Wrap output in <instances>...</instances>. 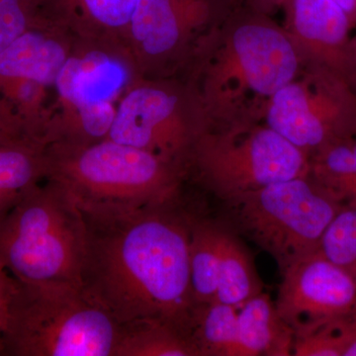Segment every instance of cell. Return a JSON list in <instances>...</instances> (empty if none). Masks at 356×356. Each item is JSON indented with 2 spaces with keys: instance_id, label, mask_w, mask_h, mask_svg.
Here are the masks:
<instances>
[{
  "instance_id": "6da1fadb",
  "label": "cell",
  "mask_w": 356,
  "mask_h": 356,
  "mask_svg": "<svg viewBox=\"0 0 356 356\" xmlns=\"http://www.w3.org/2000/svg\"><path fill=\"white\" fill-rule=\"evenodd\" d=\"M81 206V284L119 324L161 321L191 336L192 213L179 197L140 206Z\"/></svg>"
},
{
  "instance_id": "7a4b0ae2",
  "label": "cell",
  "mask_w": 356,
  "mask_h": 356,
  "mask_svg": "<svg viewBox=\"0 0 356 356\" xmlns=\"http://www.w3.org/2000/svg\"><path fill=\"white\" fill-rule=\"evenodd\" d=\"M304 64L285 28L235 6L192 60L188 81L210 124L261 120L270 98Z\"/></svg>"
},
{
  "instance_id": "3957f363",
  "label": "cell",
  "mask_w": 356,
  "mask_h": 356,
  "mask_svg": "<svg viewBox=\"0 0 356 356\" xmlns=\"http://www.w3.org/2000/svg\"><path fill=\"white\" fill-rule=\"evenodd\" d=\"M16 281L1 356H114L120 324L81 284Z\"/></svg>"
},
{
  "instance_id": "277c9868",
  "label": "cell",
  "mask_w": 356,
  "mask_h": 356,
  "mask_svg": "<svg viewBox=\"0 0 356 356\" xmlns=\"http://www.w3.org/2000/svg\"><path fill=\"white\" fill-rule=\"evenodd\" d=\"M86 243L76 197L60 182L44 179L0 221V266L23 283L81 284Z\"/></svg>"
},
{
  "instance_id": "5b68a950",
  "label": "cell",
  "mask_w": 356,
  "mask_h": 356,
  "mask_svg": "<svg viewBox=\"0 0 356 356\" xmlns=\"http://www.w3.org/2000/svg\"><path fill=\"white\" fill-rule=\"evenodd\" d=\"M47 178L60 182L79 205L140 207L179 197L188 175L154 154L108 139L46 146Z\"/></svg>"
},
{
  "instance_id": "8992f818",
  "label": "cell",
  "mask_w": 356,
  "mask_h": 356,
  "mask_svg": "<svg viewBox=\"0 0 356 356\" xmlns=\"http://www.w3.org/2000/svg\"><path fill=\"white\" fill-rule=\"evenodd\" d=\"M140 74L126 44L74 39L53 88L44 139L91 144L106 139L117 105Z\"/></svg>"
},
{
  "instance_id": "52a82bcc",
  "label": "cell",
  "mask_w": 356,
  "mask_h": 356,
  "mask_svg": "<svg viewBox=\"0 0 356 356\" xmlns=\"http://www.w3.org/2000/svg\"><path fill=\"white\" fill-rule=\"evenodd\" d=\"M311 158L259 120L210 124L192 151L193 170L224 201L310 175Z\"/></svg>"
},
{
  "instance_id": "ba28073f",
  "label": "cell",
  "mask_w": 356,
  "mask_h": 356,
  "mask_svg": "<svg viewBox=\"0 0 356 356\" xmlns=\"http://www.w3.org/2000/svg\"><path fill=\"white\" fill-rule=\"evenodd\" d=\"M225 202L235 228L270 254L280 273L317 252L327 227L343 207L310 175Z\"/></svg>"
},
{
  "instance_id": "9c48e42d",
  "label": "cell",
  "mask_w": 356,
  "mask_h": 356,
  "mask_svg": "<svg viewBox=\"0 0 356 356\" xmlns=\"http://www.w3.org/2000/svg\"><path fill=\"white\" fill-rule=\"evenodd\" d=\"M209 125L189 81L140 77L117 105L108 139L143 149L188 173L193 147Z\"/></svg>"
},
{
  "instance_id": "30bf717a",
  "label": "cell",
  "mask_w": 356,
  "mask_h": 356,
  "mask_svg": "<svg viewBox=\"0 0 356 356\" xmlns=\"http://www.w3.org/2000/svg\"><path fill=\"white\" fill-rule=\"evenodd\" d=\"M264 123L310 158L356 136V89L327 67L304 64L270 98Z\"/></svg>"
},
{
  "instance_id": "8fae6325",
  "label": "cell",
  "mask_w": 356,
  "mask_h": 356,
  "mask_svg": "<svg viewBox=\"0 0 356 356\" xmlns=\"http://www.w3.org/2000/svg\"><path fill=\"white\" fill-rule=\"evenodd\" d=\"M234 0H139L127 47L140 76H175L234 8Z\"/></svg>"
},
{
  "instance_id": "7c38bea8",
  "label": "cell",
  "mask_w": 356,
  "mask_h": 356,
  "mask_svg": "<svg viewBox=\"0 0 356 356\" xmlns=\"http://www.w3.org/2000/svg\"><path fill=\"white\" fill-rule=\"evenodd\" d=\"M280 274L274 303L294 334L356 311L355 281L318 250Z\"/></svg>"
},
{
  "instance_id": "4fadbf2b",
  "label": "cell",
  "mask_w": 356,
  "mask_h": 356,
  "mask_svg": "<svg viewBox=\"0 0 356 356\" xmlns=\"http://www.w3.org/2000/svg\"><path fill=\"white\" fill-rule=\"evenodd\" d=\"M291 37L304 62L341 74L356 89V57L350 19L332 0H288L284 6Z\"/></svg>"
},
{
  "instance_id": "5bb4252c",
  "label": "cell",
  "mask_w": 356,
  "mask_h": 356,
  "mask_svg": "<svg viewBox=\"0 0 356 356\" xmlns=\"http://www.w3.org/2000/svg\"><path fill=\"white\" fill-rule=\"evenodd\" d=\"M36 19L64 30L76 40L127 46L139 0H32ZM128 48V47H127Z\"/></svg>"
},
{
  "instance_id": "9a60e30c",
  "label": "cell",
  "mask_w": 356,
  "mask_h": 356,
  "mask_svg": "<svg viewBox=\"0 0 356 356\" xmlns=\"http://www.w3.org/2000/svg\"><path fill=\"white\" fill-rule=\"evenodd\" d=\"M74 41L64 30L37 21L0 53V77L31 79L53 88Z\"/></svg>"
},
{
  "instance_id": "2e32d148",
  "label": "cell",
  "mask_w": 356,
  "mask_h": 356,
  "mask_svg": "<svg viewBox=\"0 0 356 356\" xmlns=\"http://www.w3.org/2000/svg\"><path fill=\"white\" fill-rule=\"evenodd\" d=\"M46 178L43 142L27 134L0 136V221Z\"/></svg>"
},
{
  "instance_id": "e0dca14e",
  "label": "cell",
  "mask_w": 356,
  "mask_h": 356,
  "mask_svg": "<svg viewBox=\"0 0 356 356\" xmlns=\"http://www.w3.org/2000/svg\"><path fill=\"white\" fill-rule=\"evenodd\" d=\"M294 332L262 292L238 308V356H290Z\"/></svg>"
},
{
  "instance_id": "ac0fdd59",
  "label": "cell",
  "mask_w": 356,
  "mask_h": 356,
  "mask_svg": "<svg viewBox=\"0 0 356 356\" xmlns=\"http://www.w3.org/2000/svg\"><path fill=\"white\" fill-rule=\"evenodd\" d=\"M219 284L216 301L240 306L264 292L254 259L238 234L220 222Z\"/></svg>"
},
{
  "instance_id": "d6986e66",
  "label": "cell",
  "mask_w": 356,
  "mask_h": 356,
  "mask_svg": "<svg viewBox=\"0 0 356 356\" xmlns=\"http://www.w3.org/2000/svg\"><path fill=\"white\" fill-rule=\"evenodd\" d=\"M114 356H199L188 334L161 321L120 325Z\"/></svg>"
},
{
  "instance_id": "ffe728a7",
  "label": "cell",
  "mask_w": 356,
  "mask_h": 356,
  "mask_svg": "<svg viewBox=\"0 0 356 356\" xmlns=\"http://www.w3.org/2000/svg\"><path fill=\"white\" fill-rule=\"evenodd\" d=\"M220 222L192 213L191 275L192 292L197 305L216 301L219 284Z\"/></svg>"
},
{
  "instance_id": "44dd1931",
  "label": "cell",
  "mask_w": 356,
  "mask_h": 356,
  "mask_svg": "<svg viewBox=\"0 0 356 356\" xmlns=\"http://www.w3.org/2000/svg\"><path fill=\"white\" fill-rule=\"evenodd\" d=\"M238 308L220 302L196 307L191 337L199 356H238Z\"/></svg>"
},
{
  "instance_id": "7402d4cb",
  "label": "cell",
  "mask_w": 356,
  "mask_h": 356,
  "mask_svg": "<svg viewBox=\"0 0 356 356\" xmlns=\"http://www.w3.org/2000/svg\"><path fill=\"white\" fill-rule=\"evenodd\" d=\"M351 142L339 140L314 154L310 177L343 207L356 208V156Z\"/></svg>"
},
{
  "instance_id": "603a6c76",
  "label": "cell",
  "mask_w": 356,
  "mask_h": 356,
  "mask_svg": "<svg viewBox=\"0 0 356 356\" xmlns=\"http://www.w3.org/2000/svg\"><path fill=\"white\" fill-rule=\"evenodd\" d=\"M318 250L356 282V208L343 207L337 213L325 232Z\"/></svg>"
},
{
  "instance_id": "cb8c5ba5",
  "label": "cell",
  "mask_w": 356,
  "mask_h": 356,
  "mask_svg": "<svg viewBox=\"0 0 356 356\" xmlns=\"http://www.w3.org/2000/svg\"><path fill=\"white\" fill-rule=\"evenodd\" d=\"M339 322L327 321L294 334L292 355L343 356Z\"/></svg>"
},
{
  "instance_id": "d4e9b609",
  "label": "cell",
  "mask_w": 356,
  "mask_h": 356,
  "mask_svg": "<svg viewBox=\"0 0 356 356\" xmlns=\"http://www.w3.org/2000/svg\"><path fill=\"white\" fill-rule=\"evenodd\" d=\"M36 22L32 0H0V53Z\"/></svg>"
},
{
  "instance_id": "484cf974",
  "label": "cell",
  "mask_w": 356,
  "mask_h": 356,
  "mask_svg": "<svg viewBox=\"0 0 356 356\" xmlns=\"http://www.w3.org/2000/svg\"><path fill=\"white\" fill-rule=\"evenodd\" d=\"M16 281L13 276L0 266V356H1L2 334L6 329L9 305L15 291Z\"/></svg>"
},
{
  "instance_id": "4316f807",
  "label": "cell",
  "mask_w": 356,
  "mask_h": 356,
  "mask_svg": "<svg viewBox=\"0 0 356 356\" xmlns=\"http://www.w3.org/2000/svg\"><path fill=\"white\" fill-rule=\"evenodd\" d=\"M29 133L8 103L0 97V136Z\"/></svg>"
},
{
  "instance_id": "83f0119b",
  "label": "cell",
  "mask_w": 356,
  "mask_h": 356,
  "mask_svg": "<svg viewBox=\"0 0 356 356\" xmlns=\"http://www.w3.org/2000/svg\"><path fill=\"white\" fill-rule=\"evenodd\" d=\"M343 356H356V311L339 320Z\"/></svg>"
},
{
  "instance_id": "f1b7e54d",
  "label": "cell",
  "mask_w": 356,
  "mask_h": 356,
  "mask_svg": "<svg viewBox=\"0 0 356 356\" xmlns=\"http://www.w3.org/2000/svg\"><path fill=\"white\" fill-rule=\"evenodd\" d=\"M288 0H234L235 6L245 7L255 13L270 14L276 13L278 9L284 8Z\"/></svg>"
},
{
  "instance_id": "f546056e",
  "label": "cell",
  "mask_w": 356,
  "mask_h": 356,
  "mask_svg": "<svg viewBox=\"0 0 356 356\" xmlns=\"http://www.w3.org/2000/svg\"><path fill=\"white\" fill-rule=\"evenodd\" d=\"M348 16L353 27L356 26V0H332Z\"/></svg>"
},
{
  "instance_id": "4dcf8cb0",
  "label": "cell",
  "mask_w": 356,
  "mask_h": 356,
  "mask_svg": "<svg viewBox=\"0 0 356 356\" xmlns=\"http://www.w3.org/2000/svg\"><path fill=\"white\" fill-rule=\"evenodd\" d=\"M351 42H353V51H355V57H356V34L355 36H353V39H351Z\"/></svg>"
},
{
  "instance_id": "1f68e13d",
  "label": "cell",
  "mask_w": 356,
  "mask_h": 356,
  "mask_svg": "<svg viewBox=\"0 0 356 356\" xmlns=\"http://www.w3.org/2000/svg\"><path fill=\"white\" fill-rule=\"evenodd\" d=\"M351 146H353V152H355L356 156V140L353 139V142H351Z\"/></svg>"
}]
</instances>
